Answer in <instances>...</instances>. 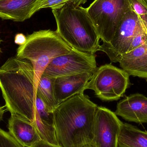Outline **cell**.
I'll list each match as a JSON object with an SVG mask.
<instances>
[{"mask_svg": "<svg viewBox=\"0 0 147 147\" xmlns=\"http://www.w3.org/2000/svg\"><path fill=\"white\" fill-rule=\"evenodd\" d=\"M0 89L5 106L11 115L34 123L36 89L30 61L17 56L9 58L0 67Z\"/></svg>", "mask_w": 147, "mask_h": 147, "instance_id": "6da1fadb", "label": "cell"}, {"mask_svg": "<svg viewBox=\"0 0 147 147\" xmlns=\"http://www.w3.org/2000/svg\"><path fill=\"white\" fill-rule=\"evenodd\" d=\"M97 107L84 93L73 96L57 106L53 115L59 146L83 147L91 145Z\"/></svg>", "mask_w": 147, "mask_h": 147, "instance_id": "7a4b0ae2", "label": "cell"}, {"mask_svg": "<svg viewBox=\"0 0 147 147\" xmlns=\"http://www.w3.org/2000/svg\"><path fill=\"white\" fill-rule=\"evenodd\" d=\"M52 11L56 32L71 48L92 54L98 51L100 38L86 8L68 3Z\"/></svg>", "mask_w": 147, "mask_h": 147, "instance_id": "3957f363", "label": "cell"}, {"mask_svg": "<svg viewBox=\"0 0 147 147\" xmlns=\"http://www.w3.org/2000/svg\"><path fill=\"white\" fill-rule=\"evenodd\" d=\"M26 38V43L17 48L16 56L32 63L37 91L40 79L48 65L55 58L69 53L72 48L56 31L50 29L34 32Z\"/></svg>", "mask_w": 147, "mask_h": 147, "instance_id": "277c9868", "label": "cell"}, {"mask_svg": "<svg viewBox=\"0 0 147 147\" xmlns=\"http://www.w3.org/2000/svg\"><path fill=\"white\" fill-rule=\"evenodd\" d=\"M131 8L128 0H95L87 13L103 43H109L126 13Z\"/></svg>", "mask_w": 147, "mask_h": 147, "instance_id": "5b68a950", "label": "cell"}, {"mask_svg": "<svg viewBox=\"0 0 147 147\" xmlns=\"http://www.w3.org/2000/svg\"><path fill=\"white\" fill-rule=\"evenodd\" d=\"M129 75L123 69L105 64L97 68L92 74L87 89L92 90L102 101H116L125 93L130 85Z\"/></svg>", "mask_w": 147, "mask_h": 147, "instance_id": "8992f818", "label": "cell"}, {"mask_svg": "<svg viewBox=\"0 0 147 147\" xmlns=\"http://www.w3.org/2000/svg\"><path fill=\"white\" fill-rule=\"evenodd\" d=\"M95 54L72 48L69 53L55 58L43 74L51 78L84 73L93 74L96 70Z\"/></svg>", "mask_w": 147, "mask_h": 147, "instance_id": "52a82bcc", "label": "cell"}, {"mask_svg": "<svg viewBox=\"0 0 147 147\" xmlns=\"http://www.w3.org/2000/svg\"><path fill=\"white\" fill-rule=\"evenodd\" d=\"M139 20V16L131 8L120 22L111 42L100 45L98 51L106 53L111 63H120L130 46Z\"/></svg>", "mask_w": 147, "mask_h": 147, "instance_id": "ba28073f", "label": "cell"}, {"mask_svg": "<svg viewBox=\"0 0 147 147\" xmlns=\"http://www.w3.org/2000/svg\"><path fill=\"white\" fill-rule=\"evenodd\" d=\"M121 121L115 112L102 106H98L94 117L93 147H117V140Z\"/></svg>", "mask_w": 147, "mask_h": 147, "instance_id": "9c48e42d", "label": "cell"}, {"mask_svg": "<svg viewBox=\"0 0 147 147\" xmlns=\"http://www.w3.org/2000/svg\"><path fill=\"white\" fill-rule=\"evenodd\" d=\"M92 75L84 73L53 78V92L57 105L77 94L84 93Z\"/></svg>", "mask_w": 147, "mask_h": 147, "instance_id": "30bf717a", "label": "cell"}, {"mask_svg": "<svg viewBox=\"0 0 147 147\" xmlns=\"http://www.w3.org/2000/svg\"><path fill=\"white\" fill-rule=\"evenodd\" d=\"M115 114L128 121L147 123V97L140 93L126 97L117 103Z\"/></svg>", "mask_w": 147, "mask_h": 147, "instance_id": "8fae6325", "label": "cell"}, {"mask_svg": "<svg viewBox=\"0 0 147 147\" xmlns=\"http://www.w3.org/2000/svg\"><path fill=\"white\" fill-rule=\"evenodd\" d=\"M40 0H0V18L23 22L37 12Z\"/></svg>", "mask_w": 147, "mask_h": 147, "instance_id": "7c38bea8", "label": "cell"}, {"mask_svg": "<svg viewBox=\"0 0 147 147\" xmlns=\"http://www.w3.org/2000/svg\"><path fill=\"white\" fill-rule=\"evenodd\" d=\"M8 129L9 133L24 147H31L41 140L34 123L22 117L11 115Z\"/></svg>", "mask_w": 147, "mask_h": 147, "instance_id": "4fadbf2b", "label": "cell"}, {"mask_svg": "<svg viewBox=\"0 0 147 147\" xmlns=\"http://www.w3.org/2000/svg\"><path fill=\"white\" fill-rule=\"evenodd\" d=\"M35 118L34 122L42 140L59 146L56 138L53 112L48 110L44 102L36 95Z\"/></svg>", "mask_w": 147, "mask_h": 147, "instance_id": "5bb4252c", "label": "cell"}, {"mask_svg": "<svg viewBox=\"0 0 147 147\" xmlns=\"http://www.w3.org/2000/svg\"><path fill=\"white\" fill-rule=\"evenodd\" d=\"M117 147H147V132L131 124L122 122Z\"/></svg>", "mask_w": 147, "mask_h": 147, "instance_id": "9a60e30c", "label": "cell"}, {"mask_svg": "<svg viewBox=\"0 0 147 147\" xmlns=\"http://www.w3.org/2000/svg\"><path fill=\"white\" fill-rule=\"evenodd\" d=\"M53 80V78L42 74L36 91V95L44 102L48 110L51 112H53L58 106L54 97Z\"/></svg>", "mask_w": 147, "mask_h": 147, "instance_id": "2e32d148", "label": "cell"}, {"mask_svg": "<svg viewBox=\"0 0 147 147\" xmlns=\"http://www.w3.org/2000/svg\"><path fill=\"white\" fill-rule=\"evenodd\" d=\"M121 67L129 75L144 79L147 82V55Z\"/></svg>", "mask_w": 147, "mask_h": 147, "instance_id": "e0dca14e", "label": "cell"}, {"mask_svg": "<svg viewBox=\"0 0 147 147\" xmlns=\"http://www.w3.org/2000/svg\"><path fill=\"white\" fill-rule=\"evenodd\" d=\"M147 55V40L142 45L125 53L119 63L120 67L130 63Z\"/></svg>", "mask_w": 147, "mask_h": 147, "instance_id": "ac0fdd59", "label": "cell"}, {"mask_svg": "<svg viewBox=\"0 0 147 147\" xmlns=\"http://www.w3.org/2000/svg\"><path fill=\"white\" fill-rule=\"evenodd\" d=\"M147 40V28L142 20L139 17L137 30L127 53L144 44Z\"/></svg>", "mask_w": 147, "mask_h": 147, "instance_id": "d6986e66", "label": "cell"}, {"mask_svg": "<svg viewBox=\"0 0 147 147\" xmlns=\"http://www.w3.org/2000/svg\"><path fill=\"white\" fill-rule=\"evenodd\" d=\"M87 1V0H40L36 11L38 12L42 9L47 8H51L52 9L56 8L68 3H72L76 6H81L85 3Z\"/></svg>", "mask_w": 147, "mask_h": 147, "instance_id": "ffe728a7", "label": "cell"}, {"mask_svg": "<svg viewBox=\"0 0 147 147\" xmlns=\"http://www.w3.org/2000/svg\"><path fill=\"white\" fill-rule=\"evenodd\" d=\"M132 9L142 20L147 28V0H128Z\"/></svg>", "mask_w": 147, "mask_h": 147, "instance_id": "44dd1931", "label": "cell"}, {"mask_svg": "<svg viewBox=\"0 0 147 147\" xmlns=\"http://www.w3.org/2000/svg\"><path fill=\"white\" fill-rule=\"evenodd\" d=\"M0 147H24L9 132L0 128Z\"/></svg>", "mask_w": 147, "mask_h": 147, "instance_id": "7402d4cb", "label": "cell"}, {"mask_svg": "<svg viewBox=\"0 0 147 147\" xmlns=\"http://www.w3.org/2000/svg\"><path fill=\"white\" fill-rule=\"evenodd\" d=\"M26 36L23 34H17L15 37V43L19 45H24L26 41Z\"/></svg>", "mask_w": 147, "mask_h": 147, "instance_id": "603a6c76", "label": "cell"}, {"mask_svg": "<svg viewBox=\"0 0 147 147\" xmlns=\"http://www.w3.org/2000/svg\"><path fill=\"white\" fill-rule=\"evenodd\" d=\"M31 147H60L59 146L57 145H53V144H50L44 141L41 140L38 142L35 143L34 145H33Z\"/></svg>", "mask_w": 147, "mask_h": 147, "instance_id": "cb8c5ba5", "label": "cell"}, {"mask_svg": "<svg viewBox=\"0 0 147 147\" xmlns=\"http://www.w3.org/2000/svg\"><path fill=\"white\" fill-rule=\"evenodd\" d=\"M4 111V107L0 106V122L3 120Z\"/></svg>", "mask_w": 147, "mask_h": 147, "instance_id": "d4e9b609", "label": "cell"}, {"mask_svg": "<svg viewBox=\"0 0 147 147\" xmlns=\"http://www.w3.org/2000/svg\"><path fill=\"white\" fill-rule=\"evenodd\" d=\"M2 41L3 40H2L1 39H0V45H1V42H2ZM2 52L1 48L0 47V54H1V53H2Z\"/></svg>", "mask_w": 147, "mask_h": 147, "instance_id": "484cf974", "label": "cell"}, {"mask_svg": "<svg viewBox=\"0 0 147 147\" xmlns=\"http://www.w3.org/2000/svg\"><path fill=\"white\" fill-rule=\"evenodd\" d=\"M83 147H93L91 145H86V146H84Z\"/></svg>", "mask_w": 147, "mask_h": 147, "instance_id": "4316f807", "label": "cell"}]
</instances>
